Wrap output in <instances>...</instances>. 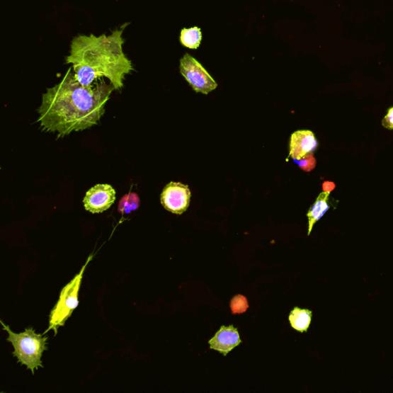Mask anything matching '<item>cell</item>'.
Here are the masks:
<instances>
[{"instance_id": "6da1fadb", "label": "cell", "mask_w": 393, "mask_h": 393, "mask_svg": "<svg viewBox=\"0 0 393 393\" xmlns=\"http://www.w3.org/2000/svg\"><path fill=\"white\" fill-rule=\"evenodd\" d=\"M114 89L103 79L95 86L81 85L69 69L58 85L42 95L38 109L42 131L60 138L96 125Z\"/></svg>"}, {"instance_id": "7a4b0ae2", "label": "cell", "mask_w": 393, "mask_h": 393, "mask_svg": "<svg viewBox=\"0 0 393 393\" xmlns=\"http://www.w3.org/2000/svg\"><path fill=\"white\" fill-rule=\"evenodd\" d=\"M127 25H123L110 35H79L72 40L67 63L72 64L79 84L89 86L98 79L106 77L115 90L124 86L125 76L133 70L123 49V34Z\"/></svg>"}, {"instance_id": "3957f363", "label": "cell", "mask_w": 393, "mask_h": 393, "mask_svg": "<svg viewBox=\"0 0 393 393\" xmlns=\"http://www.w3.org/2000/svg\"><path fill=\"white\" fill-rule=\"evenodd\" d=\"M4 330L6 331L8 336L7 342H10L13 346V355L16 358L18 363L25 365L27 370H31L34 375L35 370L40 368H43L42 356L45 351H47L48 337L44 334H38L32 326L26 328L21 334H15L10 326L5 325L2 321Z\"/></svg>"}, {"instance_id": "277c9868", "label": "cell", "mask_w": 393, "mask_h": 393, "mask_svg": "<svg viewBox=\"0 0 393 393\" xmlns=\"http://www.w3.org/2000/svg\"><path fill=\"white\" fill-rule=\"evenodd\" d=\"M93 254L89 256L84 266L81 268L77 275L62 290L58 302L51 312L50 316V326L43 334L52 330L55 332V336H57L58 329L65 325L67 319L78 307L79 292L81 285L82 278H84V273L89 263L93 260Z\"/></svg>"}, {"instance_id": "5b68a950", "label": "cell", "mask_w": 393, "mask_h": 393, "mask_svg": "<svg viewBox=\"0 0 393 393\" xmlns=\"http://www.w3.org/2000/svg\"><path fill=\"white\" fill-rule=\"evenodd\" d=\"M180 72L196 93L207 95L217 87V82L202 64L189 54L180 60Z\"/></svg>"}, {"instance_id": "8992f818", "label": "cell", "mask_w": 393, "mask_h": 393, "mask_svg": "<svg viewBox=\"0 0 393 393\" xmlns=\"http://www.w3.org/2000/svg\"><path fill=\"white\" fill-rule=\"evenodd\" d=\"M190 200V191L188 186L181 183H169L164 188L161 195L162 206L167 211L176 215H181L187 211Z\"/></svg>"}, {"instance_id": "52a82bcc", "label": "cell", "mask_w": 393, "mask_h": 393, "mask_svg": "<svg viewBox=\"0 0 393 393\" xmlns=\"http://www.w3.org/2000/svg\"><path fill=\"white\" fill-rule=\"evenodd\" d=\"M115 190L109 185H97L86 193L84 203L86 211L98 214L107 211L114 204Z\"/></svg>"}, {"instance_id": "ba28073f", "label": "cell", "mask_w": 393, "mask_h": 393, "mask_svg": "<svg viewBox=\"0 0 393 393\" xmlns=\"http://www.w3.org/2000/svg\"><path fill=\"white\" fill-rule=\"evenodd\" d=\"M318 142L312 131L300 130L291 135L290 157L292 159H303L307 154L313 153Z\"/></svg>"}, {"instance_id": "9c48e42d", "label": "cell", "mask_w": 393, "mask_h": 393, "mask_svg": "<svg viewBox=\"0 0 393 393\" xmlns=\"http://www.w3.org/2000/svg\"><path fill=\"white\" fill-rule=\"evenodd\" d=\"M241 342L239 331L233 325H231L222 326L208 343L210 348L226 356Z\"/></svg>"}, {"instance_id": "30bf717a", "label": "cell", "mask_w": 393, "mask_h": 393, "mask_svg": "<svg viewBox=\"0 0 393 393\" xmlns=\"http://www.w3.org/2000/svg\"><path fill=\"white\" fill-rule=\"evenodd\" d=\"M330 194L331 193H329V192H322L321 194H319L312 207L309 208L307 215L309 220L308 236L312 234L314 224L326 214L329 208H330V205L328 204Z\"/></svg>"}, {"instance_id": "8fae6325", "label": "cell", "mask_w": 393, "mask_h": 393, "mask_svg": "<svg viewBox=\"0 0 393 393\" xmlns=\"http://www.w3.org/2000/svg\"><path fill=\"white\" fill-rule=\"evenodd\" d=\"M312 312L307 309L295 307L289 316V321L292 328L300 333H306L312 324Z\"/></svg>"}, {"instance_id": "7c38bea8", "label": "cell", "mask_w": 393, "mask_h": 393, "mask_svg": "<svg viewBox=\"0 0 393 393\" xmlns=\"http://www.w3.org/2000/svg\"><path fill=\"white\" fill-rule=\"evenodd\" d=\"M203 41L202 30L198 27L183 29L181 31L180 42L184 47L190 50H197Z\"/></svg>"}, {"instance_id": "4fadbf2b", "label": "cell", "mask_w": 393, "mask_h": 393, "mask_svg": "<svg viewBox=\"0 0 393 393\" xmlns=\"http://www.w3.org/2000/svg\"><path fill=\"white\" fill-rule=\"evenodd\" d=\"M140 198L135 193L127 194L120 200L118 204V212L123 215L130 214L139 207Z\"/></svg>"}, {"instance_id": "5bb4252c", "label": "cell", "mask_w": 393, "mask_h": 393, "mask_svg": "<svg viewBox=\"0 0 393 393\" xmlns=\"http://www.w3.org/2000/svg\"><path fill=\"white\" fill-rule=\"evenodd\" d=\"M249 307L248 300L243 295H237L231 301V309L233 314H244Z\"/></svg>"}, {"instance_id": "9a60e30c", "label": "cell", "mask_w": 393, "mask_h": 393, "mask_svg": "<svg viewBox=\"0 0 393 393\" xmlns=\"http://www.w3.org/2000/svg\"><path fill=\"white\" fill-rule=\"evenodd\" d=\"M294 161L298 164L300 169L305 171H312L316 166V160L313 153L307 154L303 159H294Z\"/></svg>"}, {"instance_id": "2e32d148", "label": "cell", "mask_w": 393, "mask_h": 393, "mask_svg": "<svg viewBox=\"0 0 393 393\" xmlns=\"http://www.w3.org/2000/svg\"><path fill=\"white\" fill-rule=\"evenodd\" d=\"M382 126L389 130H393V107L390 108L385 118L382 122Z\"/></svg>"}, {"instance_id": "e0dca14e", "label": "cell", "mask_w": 393, "mask_h": 393, "mask_svg": "<svg viewBox=\"0 0 393 393\" xmlns=\"http://www.w3.org/2000/svg\"><path fill=\"white\" fill-rule=\"evenodd\" d=\"M335 187L334 183L331 181H326L323 185L324 191L329 192V193H331V192L334 190Z\"/></svg>"}]
</instances>
